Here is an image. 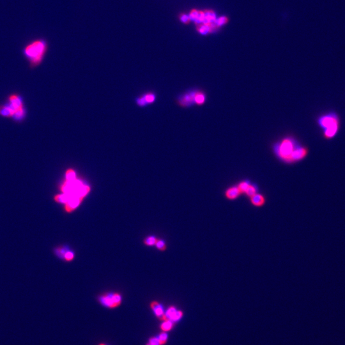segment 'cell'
Wrapping results in <instances>:
<instances>
[{
	"label": "cell",
	"instance_id": "cell-20",
	"mask_svg": "<svg viewBox=\"0 0 345 345\" xmlns=\"http://www.w3.org/2000/svg\"><path fill=\"white\" fill-rule=\"evenodd\" d=\"M228 22V18L226 16H221L218 19H216L215 21V24L217 28L221 27L225 25Z\"/></svg>",
	"mask_w": 345,
	"mask_h": 345
},
{
	"label": "cell",
	"instance_id": "cell-25",
	"mask_svg": "<svg viewBox=\"0 0 345 345\" xmlns=\"http://www.w3.org/2000/svg\"><path fill=\"white\" fill-rule=\"evenodd\" d=\"M146 345H160L158 337H150Z\"/></svg>",
	"mask_w": 345,
	"mask_h": 345
},
{
	"label": "cell",
	"instance_id": "cell-14",
	"mask_svg": "<svg viewBox=\"0 0 345 345\" xmlns=\"http://www.w3.org/2000/svg\"><path fill=\"white\" fill-rule=\"evenodd\" d=\"M174 327V322L169 320H166L162 321V323L160 325V329L162 332H169Z\"/></svg>",
	"mask_w": 345,
	"mask_h": 345
},
{
	"label": "cell",
	"instance_id": "cell-7",
	"mask_svg": "<svg viewBox=\"0 0 345 345\" xmlns=\"http://www.w3.org/2000/svg\"><path fill=\"white\" fill-rule=\"evenodd\" d=\"M319 123L323 128L326 129L332 126L338 125L339 121L336 116L329 115V116H325L321 118L319 120Z\"/></svg>",
	"mask_w": 345,
	"mask_h": 345
},
{
	"label": "cell",
	"instance_id": "cell-19",
	"mask_svg": "<svg viewBox=\"0 0 345 345\" xmlns=\"http://www.w3.org/2000/svg\"><path fill=\"white\" fill-rule=\"evenodd\" d=\"M155 246L156 247V248L158 249L159 251H165L167 249V245L165 242L164 240H162V239H157L156 244H155Z\"/></svg>",
	"mask_w": 345,
	"mask_h": 345
},
{
	"label": "cell",
	"instance_id": "cell-13",
	"mask_svg": "<svg viewBox=\"0 0 345 345\" xmlns=\"http://www.w3.org/2000/svg\"><path fill=\"white\" fill-rule=\"evenodd\" d=\"M338 128H339L338 125H335V126H332L326 129L324 132V137L326 139H330L333 138L337 133Z\"/></svg>",
	"mask_w": 345,
	"mask_h": 345
},
{
	"label": "cell",
	"instance_id": "cell-15",
	"mask_svg": "<svg viewBox=\"0 0 345 345\" xmlns=\"http://www.w3.org/2000/svg\"><path fill=\"white\" fill-rule=\"evenodd\" d=\"M70 197L68 195L66 194H56L54 196V200L56 203H60V204H63L65 205L69 200Z\"/></svg>",
	"mask_w": 345,
	"mask_h": 345
},
{
	"label": "cell",
	"instance_id": "cell-16",
	"mask_svg": "<svg viewBox=\"0 0 345 345\" xmlns=\"http://www.w3.org/2000/svg\"><path fill=\"white\" fill-rule=\"evenodd\" d=\"M206 101V95L205 94L201 91H197L196 95H195V104L197 105H202Z\"/></svg>",
	"mask_w": 345,
	"mask_h": 345
},
{
	"label": "cell",
	"instance_id": "cell-11",
	"mask_svg": "<svg viewBox=\"0 0 345 345\" xmlns=\"http://www.w3.org/2000/svg\"><path fill=\"white\" fill-rule=\"evenodd\" d=\"M12 115L13 110L8 104L0 105V116L6 118H12Z\"/></svg>",
	"mask_w": 345,
	"mask_h": 345
},
{
	"label": "cell",
	"instance_id": "cell-6",
	"mask_svg": "<svg viewBox=\"0 0 345 345\" xmlns=\"http://www.w3.org/2000/svg\"><path fill=\"white\" fill-rule=\"evenodd\" d=\"M156 95L153 92H148L138 97L136 100V103L139 107H145L156 101Z\"/></svg>",
	"mask_w": 345,
	"mask_h": 345
},
{
	"label": "cell",
	"instance_id": "cell-17",
	"mask_svg": "<svg viewBox=\"0 0 345 345\" xmlns=\"http://www.w3.org/2000/svg\"><path fill=\"white\" fill-rule=\"evenodd\" d=\"M157 239L158 238L154 236H149L144 239L143 243L146 246H153L155 245Z\"/></svg>",
	"mask_w": 345,
	"mask_h": 345
},
{
	"label": "cell",
	"instance_id": "cell-4",
	"mask_svg": "<svg viewBox=\"0 0 345 345\" xmlns=\"http://www.w3.org/2000/svg\"><path fill=\"white\" fill-rule=\"evenodd\" d=\"M198 90H193L190 91L189 92H186L178 98L177 102L181 107H187L193 104H195V95Z\"/></svg>",
	"mask_w": 345,
	"mask_h": 345
},
{
	"label": "cell",
	"instance_id": "cell-9",
	"mask_svg": "<svg viewBox=\"0 0 345 345\" xmlns=\"http://www.w3.org/2000/svg\"><path fill=\"white\" fill-rule=\"evenodd\" d=\"M150 307L157 318L161 320L165 314V311L164 310L163 306L159 302L156 300L151 301L150 304Z\"/></svg>",
	"mask_w": 345,
	"mask_h": 345
},
{
	"label": "cell",
	"instance_id": "cell-5",
	"mask_svg": "<svg viewBox=\"0 0 345 345\" xmlns=\"http://www.w3.org/2000/svg\"><path fill=\"white\" fill-rule=\"evenodd\" d=\"M84 198L81 196H72L68 201L64 205V210L67 213H72L78 208L84 200Z\"/></svg>",
	"mask_w": 345,
	"mask_h": 345
},
{
	"label": "cell",
	"instance_id": "cell-12",
	"mask_svg": "<svg viewBox=\"0 0 345 345\" xmlns=\"http://www.w3.org/2000/svg\"><path fill=\"white\" fill-rule=\"evenodd\" d=\"M251 201L253 205L256 206H261L265 204V198L262 194L256 193L251 197Z\"/></svg>",
	"mask_w": 345,
	"mask_h": 345
},
{
	"label": "cell",
	"instance_id": "cell-26",
	"mask_svg": "<svg viewBox=\"0 0 345 345\" xmlns=\"http://www.w3.org/2000/svg\"><path fill=\"white\" fill-rule=\"evenodd\" d=\"M180 21L184 24H188L190 21L189 15H187V14H180Z\"/></svg>",
	"mask_w": 345,
	"mask_h": 345
},
{
	"label": "cell",
	"instance_id": "cell-27",
	"mask_svg": "<svg viewBox=\"0 0 345 345\" xmlns=\"http://www.w3.org/2000/svg\"><path fill=\"white\" fill-rule=\"evenodd\" d=\"M99 345H107V344H106L104 343H100Z\"/></svg>",
	"mask_w": 345,
	"mask_h": 345
},
{
	"label": "cell",
	"instance_id": "cell-3",
	"mask_svg": "<svg viewBox=\"0 0 345 345\" xmlns=\"http://www.w3.org/2000/svg\"><path fill=\"white\" fill-rule=\"evenodd\" d=\"M102 305L109 309L118 308L122 303V297L119 293H104L98 298Z\"/></svg>",
	"mask_w": 345,
	"mask_h": 345
},
{
	"label": "cell",
	"instance_id": "cell-23",
	"mask_svg": "<svg viewBox=\"0 0 345 345\" xmlns=\"http://www.w3.org/2000/svg\"><path fill=\"white\" fill-rule=\"evenodd\" d=\"M250 184H251V183H249V182H247V181H242V182H240L239 184H238L237 186H238V187L239 188L240 190L241 191V193H242H242H245L246 190L247 189L248 187L249 186V185H250Z\"/></svg>",
	"mask_w": 345,
	"mask_h": 345
},
{
	"label": "cell",
	"instance_id": "cell-24",
	"mask_svg": "<svg viewBox=\"0 0 345 345\" xmlns=\"http://www.w3.org/2000/svg\"><path fill=\"white\" fill-rule=\"evenodd\" d=\"M74 253L70 251H66L63 255V259L66 261H72L74 259Z\"/></svg>",
	"mask_w": 345,
	"mask_h": 345
},
{
	"label": "cell",
	"instance_id": "cell-1",
	"mask_svg": "<svg viewBox=\"0 0 345 345\" xmlns=\"http://www.w3.org/2000/svg\"><path fill=\"white\" fill-rule=\"evenodd\" d=\"M48 42L43 38H36L28 42L23 49V54L31 68L39 66L48 50Z\"/></svg>",
	"mask_w": 345,
	"mask_h": 345
},
{
	"label": "cell",
	"instance_id": "cell-21",
	"mask_svg": "<svg viewBox=\"0 0 345 345\" xmlns=\"http://www.w3.org/2000/svg\"><path fill=\"white\" fill-rule=\"evenodd\" d=\"M257 192V190H256V187L255 185H253V184H250L249 185V186L248 187L247 189L245 191V194L247 196H248L249 197H251L253 196V195H255Z\"/></svg>",
	"mask_w": 345,
	"mask_h": 345
},
{
	"label": "cell",
	"instance_id": "cell-22",
	"mask_svg": "<svg viewBox=\"0 0 345 345\" xmlns=\"http://www.w3.org/2000/svg\"><path fill=\"white\" fill-rule=\"evenodd\" d=\"M160 345L165 344L168 339V334L166 332H162L158 336Z\"/></svg>",
	"mask_w": 345,
	"mask_h": 345
},
{
	"label": "cell",
	"instance_id": "cell-2",
	"mask_svg": "<svg viewBox=\"0 0 345 345\" xmlns=\"http://www.w3.org/2000/svg\"><path fill=\"white\" fill-rule=\"evenodd\" d=\"M298 146L293 138H286L275 145L274 151L281 161L286 163H292V154Z\"/></svg>",
	"mask_w": 345,
	"mask_h": 345
},
{
	"label": "cell",
	"instance_id": "cell-18",
	"mask_svg": "<svg viewBox=\"0 0 345 345\" xmlns=\"http://www.w3.org/2000/svg\"><path fill=\"white\" fill-rule=\"evenodd\" d=\"M76 178H77L76 172L74 169H69L67 170L65 172V180L70 181L75 179Z\"/></svg>",
	"mask_w": 345,
	"mask_h": 345
},
{
	"label": "cell",
	"instance_id": "cell-8",
	"mask_svg": "<svg viewBox=\"0 0 345 345\" xmlns=\"http://www.w3.org/2000/svg\"><path fill=\"white\" fill-rule=\"evenodd\" d=\"M8 104L11 107L14 112L22 107H24L23 99L20 95L17 94H12L9 96Z\"/></svg>",
	"mask_w": 345,
	"mask_h": 345
},
{
	"label": "cell",
	"instance_id": "cell-10",
	"mask_svg": "<svg viewBox=\"0 0 345 345\" xmlns=\"http://www.w3.org/2000/svg\"><path fill=\"white\" fill-rule=\"evenodd\" d=\"M242 194L238 186H233L228 188L226 193V197L229 200H235L237 199Z\"/></svg>",
	"mask_w": 345,
	"mask_h": 345
}]
</instances>
